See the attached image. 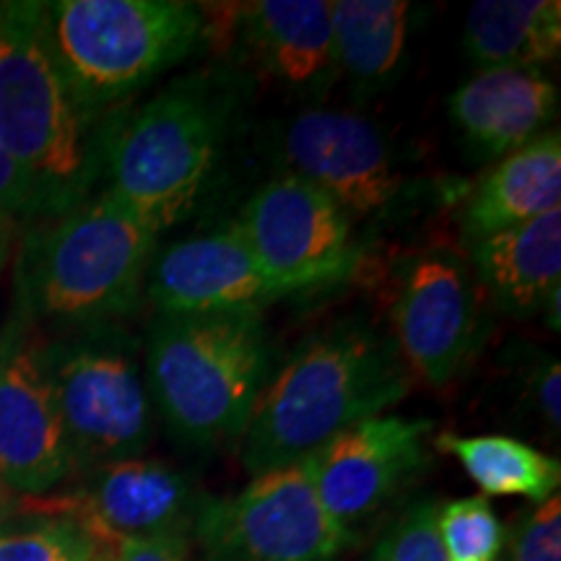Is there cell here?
I'll return each instance as SVG.
<instances>
[{"label":"cell","mask_w":561,"mask_h":561,"mask_svg":"<svg viewBox=\"0 0 561 561\" xmlns=\"http://www.w3.org/2000/svg\"><path fill=\"white\" fill-rule=\"evenodd\" d=\"M369 561H447L437 533V507L419 502L390 525Z\"/></svg>","instance_id":"25"},{"label":"cell","mask_w":561,"mask_h":561,"mask_svg":"<svg viewBox=\"0 0 561 561\" xmlns=\"http://www.w3.org/2000/svg\"><path fill=\"white\" fill-rule=\"evenodd\" d=\"M231 102L203 79L172 83L117 130L104 193L161 234L198 206L219 161Z\"/></svg>","instance_id":"4"},{"label":"cell","mask_w":561,"mask_h":561,"mask_svg":"<svg viewBox=\"0 0 561 561\" xmlns=\"http://www.w3.org/2000/svg\"><path fill=\"white\" fill-rule=\"evenodd\" d=\"M533 390H536V405L541 409L546 424L551 430L561 426V367L559 362H546V367L538 371L533 380Z\"/></svg>","instance_id":"29"},{"label":"cell","mask_w":561,"mask_h":561,"mask_svg":"<svg viewBox=\"0 0 561 561\" xmlns=\"http://www.w3.org/2000/svg\"><path fill=\"white\" fill-rule=\"evenodd\" d=\"M0 149L34 182L45 214H66L87 191V110L53 55L45 3H0Z\"/></svg>","instance_id":"3"},{"label":"cell","mask_w":561,"mask_h":561,"mask_svg":"<svg viewBox=\"0 0 561 561\" xmlns=\"http://www.w3.org/2000/svg\"><path fill=\"white\" fill-rule=\"evenodd\" d=\"M157 231L107 193L76 203L26 252V301L42 318L96 328L133 310Z\"/></svg>","instance_id":"5"},{"label":"cell","mask_w":561,"mask_h":561,"mask_svg":"<svg viewBox=\"0 0 561 561\" xmlns=\"http://www.w3.org/2000/svg\"><path fill=\"white\" fill-rule=\"evenodd\" d=\"M437 447L460 460L483 496H525L533 502H546L559 489V460L515 437L439 434Z\"/></svg>","instance_id":"22"},{"label":"cell","mask_w":561,"mask_h":561,"mask_svg":"<svg viewBox=\"0 0 561 561\" xmlns=\"http://www.w3.org/2000/svg\"><path fill=\"white\" fill-rule=\"evenodd\" d=\"M483 284L507 312H538L561 278V208L473 242Z\"/></svg>","instance_id":"18"},{"label":"cell","mask_w":561,"mask_h":561,"mask_svg":"<svg viewBox=\"0 0 561 561\" xmlns=\"http://www.w3.org/2000/svg\"><path fill=\"white\" fill-rule=\"evenodd\" d=\"M411 5L403 0H333V50L364 96L382 89L405 53Z\"/></svg>","instance_id":"21"},{"label":"cell","mask_w":561,"mask_h":561,"mask_svg":"<svg viewBox=\"0 0 561 561\" xmlns=\"http://www.w3.org/2000/svg\"><path fill=\"white\" fill-rule=\"evenodd\" d=\"M193 536L203 561H335L354 541L322 507L307 458L255 476L231 500H203Z\"/></svg>","instance_id":"8"},{"label":"cell","mask_w":561,"mask_h":561,"mask_svg":"<svg viewBox=\"0 0 561 561\" xmlns=\"http://www.w3.org/2000/svg\"><path fill=\"white\" fill-rule=\"evenodd\" d=\"M430 432L432 424L424 419L382 413L325 442L307 460L314 491L328 515L343 528H351V523L380 510L405 479L430 460Z\"/></svg>","instance_id":"12"},{"label":"cell","mask_w":561,"mask_h":561,"mask_svg":"<svg viewBox=\"0 0 561 561\" xmlns=\"http://www.w3.org/2000/svg\"><path fill=\"white\" fill-rule=\"evenodd\" d=\"M115 561H187V538L125 541L112 549Z\"/></svg>","instance_id":"28"},{"label":"cell","mask_w":561,"mask_h":561,"mask_svg":"<svg viewBox=\"0 0 561 561\" xmlns=\"http://www.w3.org/2000/svg\"><path fill=\"white\" fill-rule=\"evenodd\" d=\"M89 561H115V557H112V549H102V546H100V549L94 551V557H91Z\"/></svg>","instance_id":"32"},{"label":"cell","mask_w":561,"mask_h":561,"mask_svg":"<svg viewBox=\"0 0 561 561\" xmlns=\"http://www.w3.org/2000/svg\"><path fill=\"white\" fill-rule=\"evenodd\" d=\"M466 53L476 66L538 68L559 58V0H476L466 11Z\"/></svg>","instance_id":"19"},{"label":"cell","mask_w":561,"mask_h":561,"mask_svg":"<svg viewBox=\"0 0 561 561\" xmlns=\"http://www.w3.org/2000/svg\"><path fill=\"white\" fill-rule=\"evenodd\" d=\"M73 473L42 343L16 320L0 339V481L13 494L45 496Z\"/></svg>","instance_id":"10"},{"label":"cell","mask_w":561,"mask_h":561,"mask_svg":"<svg viewBox=\"0 0 561 561\" xmlns=\"http://www.w3.org/2000/svg\"><path fill=\"white\" fill-rule=\"evenodd\" d=\"M16 512H19L16 494H13V491L5 486L3 481H0V536H3L5 525L11 523V517L16 515Z\"/></svg>","instance_id":"30"},{"label":"cell","mask_w":561,"mask_h":561,"mask_svg":"<svg viewBox=\"0 0 561 561\" xmlns=\"http://www.w3.org/2000/svg\"><path fill=\"white\" fill-rule=\"evenodd\" d=\"M32 214H45L37 187L16 161L0 149V237L9 231L16 216Z\"/></svg>","instance_id":"27"},{"label":"cell","mask_w":561,"mask_h":561,"mask_svg":"<svg viewBox=\"0 0 561 561\" xmlns=\"http://www.w3.org/2000/svg\"><path fill=\"white\" fill-rule=\"evenodd\" d=\"M248 34L278 79L305 87L333 66V0H261L244 11Z\"/></svg>","instance_id":"20"},{"label":"cell","mask_w":561,"mask_h":561,"mask_svg":"<svg viewBox=\"0 0 561 561\" xmlns=\"http://www.w3.org/2000/svg\"><path fill=\"white\" fill-rule=\"evenodd\" d=\"M203 500L178 468L161 460L128 458L91 468L89 481L60 502L42 507L66 512L102 549L125 541L187 538Z\"/></svg>","instance_id":"11"},{"label":"cell","mask_w":561,"mask_h":561,"mask_svg":"<svg viewBox=\"0 0 561 561\" xmlns=\"http://www.w3.org/2000/svg\"><path fill=\"white\" fill-rule=\"evenodd\" d=\"M42 367L58 405L76 468L140 458L151 439L149 385L133 343L110 328H87L42 343Z\"/></svg>","instance_id":"7"},{"label":"cell","mask_w":561,"mask_h":561,"mask_svg":"<svg viewBox=\"0 0 561 561\" xmlns=\"http://www.w3.org/2000/svg\"><path fill=\"white\" fill-rule=\"evenodd\" d=\"M53 55L83 110L144 89L193 53L206 13L185 0H58L45 3Z\"/></svg>","instance_id":"6"},{"label":"cell","mask_w":561,"mask_h":561,"mask_svg":"<svg viewBox=\"0 0 561 561\" xmlns=\"http://www.w3.org/2000/svg\"><path fill=\"white\" fill-rule=\"evenodd\" d=\"M437 533L447 561H496L504 528L486 496H466L437 510Z\"/></svg>","instance_id":"23"},{"label":"cell","mask_w":561,"mask_h":561,"mask_svg":"<svg viewBox=\"0 0 561 561\" xmlns=\"http://www.w3.org/2000/svg\"><path fill=\"white\" fill-rule=\"evenodd\" d=\"M413 375L388 335L346 325L318 335L265 380L248 430L242 462L252 476L286 468L325 442L409 396Z\"/></svg>","instance_id":"1"},{"label":"cell","mask_w":561,"mask_h":561,"mask_svg":"<svg viewBox=\"0 0 561 561\" xmlns=\"http://www.w3.org/2000/svg\"><path fill=\"white\" fill-rule=\"evenodd\" d=\"M559 94L541 68H486L455 91L450 115L481 157H507L557 117Z\"/></svg>","instance_id":"16"},{"label":"cell","mask_w":561,"mask_h":561,"mask_svg":"<svg viewBox=\"0 0 561 561\" xmlns=\"http://www.w3.org/2000/svg\"><path fill=\"white\" fill-rule=\"evenodd\" d=\"M234 227L280 297L339 284L356 265L351 216L294 174L263 185Z\"/></svg>","instance_id":"9"},{"label":"cell","mask_w":561,"mask_h":561,"mask_svg":"<svg viewBox=\"0 0 561 561\" xmlns=\"http://www.w3.org/2000/svg\"><path fill=\"white\" fill-rule=\"evenodd\" d=\"M396 346L413 377L442 388L479 341V297L455 257L424 255L405 273L392 307Z\"/></svg>","instance_id":"14"},{"label":"cell","mask_w":561,"mask_h":561,"mask_svg":"<svg viewBox=\"0 0 561 561\" xmlns=\"http://www.w3.org/2000/svg\"><path fill=\"white\" fill-rule=\"evenodd\" d=\"M149 297L161 314L261 312L280 297L234 224L170 244L149 268Z\"/></svg>","instance_id":"15"},{"label":"cell","mask_w":561,"mask_h":561,"mask_svg":"<svg viewBox=\"0 0 561 561\" xmlns=\"http://www.w3.org/2000/svg\"><path fill=\"white\" fill-rule=\"evenodd\" d=\"M561 208V138L543 133L523 149L502 157L476 187L462 214L471 242L496 231L533 221Z\"/></svg>","instance_id":"17"},{"label":"cell","mask_w":561,"mask_h":561,"mask_svg":"<svg viewBox=\"0 0 561 561\" xmlns=\"http://www.w3.org/2000/svg\"><path fill=\"white\" fill-rule=\"evenodd\" d=\"M100 546L73 520L0 536V561H89Z\"/></svg>","instance_id":"24"},{"label":"cell","mask_w":561,"mask_h":561,"mask_svg":"<svg viewBox=\"0 0 561 561\" xmlns=\"http://www.w3.org/2000/svg\"><path fill=\"white\" fill-rule=\"evenodd\" d=\"M284 161L294 178L310 182L348 216L388 208L403 185L382 133L354 112L312 110L299 115L286 128Z\"/></svg>","instance_id":"13"},{"label":"cell","mask_w":561,"mask_h":561,"mask_svg":"<svg viewBox=\"0 0 561 561\" xmlns=\"http://www.w3.org/2000/svg\"><path fill=\"white\" fill-rule=\"evenodd\" d=\"M268 375L261 312L161 314L146 385L170 430L195 447L240 439Z\"/></svg>","instance_id":"2"},{"label":"cell","mask_w":561,"mask_h":561,"mask_svg":"<svg viewBox=\"0 0 561 561\" xmlns=\"http://www.w3.org/2000/svg\"><path fill=\"white\" fill-rule=\"evenodd\" d=\"M541 310L546 312V322H549V328L553 333H557L561 328V294H559V286L549 294V297H546Z\"/></svg>","instance_id":"31"},{"label":"cell","mask_w":561,"mask_h":561,"mask_svg":"<svg viewBox=\"0 0 561 561\" xmlns=\"http://www.w3.org/2000/svg\"><path fill=\"white\" fill-rule=\"evenodd\" d=\"M512 561H561V500L559 494L530 512L512 538Z\"/></svg>","instance_id":"26"}]
</instances>
